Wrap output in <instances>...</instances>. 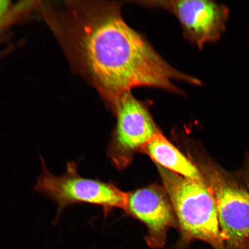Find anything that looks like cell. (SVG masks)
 Here are the masks:
<instances>
[{
	"mask_svg": "<svg viewBox=\"0 0 249 249\" xmlns=\"http://www.w3.org/2000/svg\"><path fill=\"white\" fill-rule=\"evenodd\" d=\"M125 210L147 226L145 241L153 249L163 248L167 231L177 226L176 214L169 196L156 186L127 194Z\"/></svg>",
	"mask_w": 249,
	"mask_h": 249,
	"instance_id": "cell-7",
	"label": "cell"
},
{
	"mask_svg": "<svg viewBox=\"0 0 249 249\" xmlns=\"http://www.w3.org/2000/svg\"><path fill=\"white\" fill-rule=\"evenodd\" d=\"M139 5L163 9L175 16L183 36L199 49L216 42L225 32L229 17L226 5L207 0L132 1Z\"/></svg>",
	"mask_w": 249,
	"mask_h": 249,
	"instance_id": "cell-5",
	"label": "cell"
},
{
	"mask_svg": "<svg viewBox=\"0 0 249 249\" xmlns=\"http://www.w3.org/2000/svg\"><path fill=\"white\" fill-rule=\"evenodd\" d=\"M157 166L179 225L180 238L174 249H185L195 240L227 249L215 200L204 179L187 178Z\"/></svg>",
	"mask_w": 249,
	"mask_h": 249,
	"instance_id": "cell-2",
	"label": "cell"
},
{
	"mask_svg": "<svg viewBox=\"0 0 249 249\" xmlns=\"http://www.w3.org/2000/svg\"><path fill=\"white\" fill-rule=\"evenodd\" d=\"M9 2L5 0H0V21L7 13L9 7Z\"/></svg>",
	"mask_w": 249,
	"mask_h": 249,
	"instance_id": "cell-9",
	"label": "cell"
},
{
	"mask_svg": "<svg viewBox=\"0 0 249 249\" xmlns=\"http://www.w3.org/2000/svg\"><path fill=\"white\" fill-rule=\"evenodd\" d=\"M40 161L42 171L34 189L57 205V219L68 207L76 204L99 205L105 210L112 208L125 210L127 194L110 183L84 178L80 175L74 161L67 163L62 175L55 176L48 170L44 159L40 157Z\"/></svg>",
	"mask_w": 249,
	"mask_h": 249,
	"instance_id": "cell-3",
	"label": "cell"
},
{
	"mask_svg": "<svg viewBox=\"0 0 249 249\" xmlns=\"http://www.w3.org/2000/svg\"><path fill=\"white\" fill-rule=\"evenodd\" d=\"M164 169L185 178L203 180L200 170L161 134H157L142 149Z\"/></svg>",
	"mask_w": 249,
	"mask_h": 249,
	"instance_id": "cell-8",
	"label": "cell"
},
{
	"mask_svg": "<svg viewBox=\"0 0 249 249\" xmlns=\"http://www.w3.org/2000/svg\"><path fill=\"white\" fill-rule=\"evenodd\" d=\"M215 200L227 249H249V194L215 166L198 167Z\"/></svg>",
	"mask_w": 249,
	"mask_h": 249,
	"instance_id": "cell-4",
	"label": "cell"
},
{
	"mask_svg": "<svg viewBox=\"0 0 249 249\" xmlns=\"http://www.w3.org/2000/svg\"><path fill=\"white\" fill-rule=\"evenodd\" d=\"M244 178L246 184L249 189V161L244 171Z\"/></svg>",
	"mask_w": 249,
	"mask_h": 249,
	"instance_id": "cell-10",
	"label": "cell"
},
{
	"mask_svg": "<svg viewBox=\"0 0 249 249\" xmlns=\"http://www.w3.org/2000/svg\"><path fill=\"white\" fill-rule=\"evenodd\" d=\"M123 2H106L93 9L83 39L87 68L111 111L121 96L136 87L183 95L174 82L200 86V80L171 66L145 36L125 22Z\"/></svg>",
	"mask_w": 249,
	"mask_h": 249,
	"instance_id": "cell-1",
	"label": "cell"
},
{
	"mask_svg": "<svg viewBox=\"0 0 249 249\" xmlns=\"http://www.w3.org/2000/svg\"><path fill=\"white\" fill-rule=\"evenodd\" d=\"M114 113L117 124L109 153L114 162L123 167L129 163L133 153L142 150L160 131L148 105L136 98L131 92L121 96Z\"/></svg>",
	"mask_w": 249,
	"mask_h": 249,
	"instance_id": "cell-6",
	"label": "cell"
}]
</instances>
